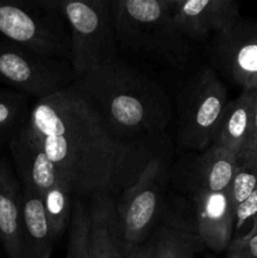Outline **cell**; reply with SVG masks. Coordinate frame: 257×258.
Masks as SVG:
<instances>
[{
	"label": "cell",
	"mask_w": 257,
	"mask_h": 258,
	"mask_svg": "<svg viewBox=\"0 0 257 258\" xmlns=\"http://www.w3.org/2000/svg\"><path fill=\"white\" fill-rule=\"evenodd\" d=\"M66 258H90V209L85 199L76 197L68 226Z\"/></svg>",
	"instance_id": "20"
},
{
	"label": "cell",
	"mask_w": 257,
	"mask_h": 258,
	"mask_svg": "<svg viewBox=\"0 0 257 258\" xmlns=\"http://www.w3.org/2000/svg\"><path fill=\"white\" fill-rule=\"evenodd\" d=\"M207 52L217 73L243 90H257V22L241 17L209 39Z\"/></svg>",
	"instance_id": "10"
},
{
	"label": "cell",
	"mask_w": 257,
	"mask_h": 258,
	"mask_svg": "<svg viewBox=\"0 0 257 258\" xmlns=\"http://www.w3.org/2000/svg\"><path fill=\"white\" fill-rule=\"evenodd\" d=\"M243 158L257 160V90H253V113H252L251 139H249L248 149H247Z\"/></svg>",
	"instance_id": "24"
},
{
	"label": "cell",
	"mask_w": 257,
	"mask_h": 258,
	"mask_svg": "<svg viewBox=\"0 0 257 258\" xmlns=\"http://www.w3.org/2000/svg\"><path fill=\"white\" fill-rule=\"evenodd\" d=\"M77 80L70 59L42 54L0 37V82L35 101L67 90Z\"/></svg>",
	"instance_id": "8"
},
{
	"label": "cell",
	"mask_w": 257,
	"mask_h": 258,
	"mask_svg": "<svg viewBox=\"0 0 257 258\" xmlns=\"http://www.w3.org/2000/svg\"><path fill=\"white\" fill-rule=\"evenodd\" d=\"M257 188V160L243 158L237 161V168L228 193L233 209L241 206Z\"/></svg>",
	"instance_id": "21"
},
{
	"label": "cell",
	"mask_w": 257,
	"mask_h": 258,
	"mask_svg": "<svg viewBox=\"0 0 257 258\" xmlns=\"http://www.w3.org/2000/svg\"><path fill=\"white\" fill-rule=\"evenodd\" d=\"M226 258H257V233L242 242H231Z\"/></svg>",
	"instance_id": "23"
},
{
	"label": "cell",
	"mask_w": 257,
	"mask_h": 258,
	"mask_svg": "<svg viewBox=\"0 0 257 258\" xmlns=\"http://www.w3.org/2000/svg\"><path fill=\"white\" fill-rule=\"evenodd\" d=\"M71 37V64L77 78L117 59L112 0H50Z\"/></svg>",
	"instance_id": "5"
},
{
	"label": "cell",
	"mask_w": 257,
	"mask_h": 258,
	"mask_svg": "<svg viewBox=\"0 0 257 258\" xmlns=\"http://www.w3.org/2000/svg\"><path fill=\"white\" fill-rule=\"evenodd\" d=\"M33 103L30 97L14 90L0 88V148L22 133L30 117Z\"/></svg>",
	"instance_id": "18"
},
{
	"label": "cell",
	"mask_w": 257,
	"mask_h": 258,
	"mask_svg": "<svg viewBox=\"0 0 257 258\" xmlns=\"http://www.w3.org/2000/svg\"><path fill=\"white\" fill-rule=\"evenodd\" d=\"M151 236V258H196L206 249L198 236L168 224H159Z\"/></svg>",
	"instance_id": "17"
},
{
	"label": "cell",
	"mask_w": 257,
	"mask_h": 258,
	"mask_svg": "<svg viewBox=\"0 0 257 258\" xmlns=\"http://www.w3.org/2000/svg\"><path fill=\"white\" fill-rule=\"evenodd\" d=\"M170 156L161 148L150 159L138 180L116 201L123 249L148 241L160 224L170 183Z\"/></svg>",
	"instance_id": "6"
},
{
	"label": "cell",
	"mask_w": 257,
	"mask_h": 258,
	"mask_svg": "<svg viewBox=\"0 0 257 258\" xmlns=\"http://www.w3.org/2000/svg\"><path fill=\"white\" fill-rule=\"evenodd\" d=\"M112 3L117 48L158 58L175 68L190 63L193 47L174 22L170 0Z\"/></svg>",
	"instance_id": "3"
},
{
	"label": "cell",
	"mask_w": 257,
	"mask_h": 258,
	"mask_svg": "<svg viewBox=\"0 0 257 258\" xmlns=\"http://www.w3.org/2000/svg\"><path fill=\"white\" fill-rule=\"evenodd\" d=\"M117 198L111 196L93 197L90 209V258H125L118 227Z\"/></svg>",
	"instance_id": "14"
},
{
	"label": "cell",
	"mask_w": 257,
	"mask_h": 258,
	"mask_svg": "<svg viewBox=\"0 0 257 258\" xmlns=\"http://www.w3.org/2000/svg\"><path fill=\"white\" fill-rule=\"evenodd\" d=\"M0 37L42 54L71 58L67 22L50 0H0Z\"/></svg>",
	"instance_id": "7"
},
{
	"label": "cell",
	"mask_w": 257,
	"mask_h": 258,
	"mask_svg": "<svg viewBox=\"0 0 257 258\" xmlns=\"http://www.w3.org/2000/svg\"><path fill=\"white\" fill-rule=\"evenodd\" d=\"M0 243L8 258H25L22 184L7 159H0Z\"/></svg>",
	"instance_id": "12"
},
{
	"label": "cell",
	"mask_w": 257,
	"mask_h": 258,
	"mask_svg": "<svg viewBox=\"0 0 257 258\" xmlns=\"http://www.w3.org/2000/svg\"><path fill=\"white\" fill-rule=\"evenodd\" d=\"M257 233V188L234 211V228L232 242H242Z\"/></svg>",
	"instance_id": "22"
},
{
	"label": "cell",
	"mask_w": 257,
	"mask_h": 258,
	"mask_svg": "<svg viewBox=\"0 0 257 258\" xmlns=\"http://www.w3.org/2000/svg\"><path fill=\"white\" fill-rule=\"evenodd\" d=\"M23 133L68 176L77 198H118L163 146L111 134L73 86L33 102Z\"/></svg>",
	"instance_id": "1"
},
{
	"label": "cell",
	"mask_w": 257,
	"mask_h": 258,
	"mask_svg": "<svg viewBox=\"0 0 257 258\" xmlns=\"http://www.w3.org/2000/svg\"><path fill=\"white\" fill-rule=\"evenodd\" d=\"M153 247L154 239L153 236H150V238L146 242H144L143 244H139V246H135L131 249H128V251L126 252L125 258H151V254H153Z\"/></svg>",
	"instance_id": "25"
},
{
	"label": "cell",
	"mask_w": 257,
	"mask_h": 258,
	"mask_svg": "<svg viewBox=\"0 0 257 258\" xmlns=\"http://www.w3.org/2000/svg\"><path fill=\"white\" fill-rule=\"evenodd\" d=\"M175 24L189 40L223 32L241 18L234 0H170Z\"/></svg>",
	"instance_id": "11"
},
{
	"label": "cell",
	"mask_w": 257,
	"mask_h": 258,
	"mask_svg": "<svg viewBox=\"0 0 257 258\" xmlns=\"http://www.w3.org/2000/svg\"><path fill=\"white\" fill-rule=\"evenodd\" d=\"M72 86L121 140H160L173 117L164 88L118 58L92 68Z\"/></svg>",
	"instance_id": "2"
},
{
	"label": "cell",
	"mask_w": 257,
	"mask_h": 258,
	"mask_svg": "<svg viewBox=\"0 0 257 258\" xmlns=\"http://www.w3.org/2000/svg\"><path fill=\"white\" fill-rule=\"evenodd\" d=\"M76 196L73 186L68 179L55 184L43 196L45 213L49 222L53 241L57 243L70 226L73 201Z\"/></svg>",
	"instance_id": "19"
},
{
	"label": "cell",
	"mask_w": 257,
	"mask_h": 258,
	"mask_svg": "<svg viewBox=\"0 0 257 258\" xmlns=\"http://www.w3.org/2000/svg\"><path fill=\"white\" fill-rule=\"evenodd\" d=\"M22 221L25 258H50L55 242L50 233L43 197L23 184Z\"/></svg>",
	"instance_id": "16"
},
{
	"label": "cell",
	"mask_w": 257,
	"mask_h": 258,
	"mask_svg": "<svg viewBox=\"0 0 257 258\" xmlns=\"http://www.w3.org/2000/svg\"><path fill=\"white\" fill-rule=\"evenodd\" d=\"M8 148L12 154L20 183L34 189L42 197L55 184L68 179V176L45 155L44 151L32 139L23 133V130Z\"/></svg>",
	"instance_id": "13"
},
{
	"label": "cell",
	"mask_w": 257,
	"mask_h": 258,
	"mask_svg": "<svg viewBox=\"0 0 257 258\" xmlns=\"http://www.w3.org/2000/svg\"><path fill=\"white\" fill-rule=\"evenodd\" d=\"M176 143L183 150L202 153L214 135L228 105L227 88L212 66H203L176 91Z\"/></svg>",
	"instance_id": "4"
},
{
	"label": "cell",
	"mask_w": 257,
	"mask_h": 258,
	"mask_svg": "<svg viewBox=\"0 0 257 258\" xmlns=\"http://www.w3.org/2000/svg\"><path fill=\"white\" fill-rule=\"evenodd\" d=\"M253 113V90H243L229 100L212 145L222 149L234 159L243 158L248 149Z\"/></svg>",
	"instance_id": "15"
},
{
	"label": "cell",
	"mask_w": 257,
	"mask_h": 258,
	"mask_svg": "<svg viewBox=\"0 0 257 258\" xmlns=\"http://www.w3.org/2000/svg\"><path fill=\"white\" fill-rule=\"evenodd\" d=\"M180 186L184 198V209H189L186 217V232L201 238L206 249L212 253H226L233 239L234 209L228 190L217 191L198 185L171 180Z\"/></svg>",
	"instance_id": "9"
},
{
	"label": "cell",
	"mask_w": 257,
	"mask_h": 258,
	"mask_svg": "<svg viewBox=\"0 0 257 258\" xmlns=\"http://www.w3.org/2000/svg\"><path fill=\"white\" fill-rule=\"evenodd\" d=\"M202 258H219V257H218V254H214V253H212V252H208V253L204 254Z\"/></svg>",
	"instance_id": "26"
}]
</instances>
